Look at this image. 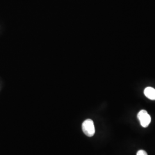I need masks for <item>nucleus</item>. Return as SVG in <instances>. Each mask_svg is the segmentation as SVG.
<instances>
[{
	"mask_svg": "<svg viewBox=\"0 0 155 155\" xmlns=\"http://www.w3.org/2000/svg\"><path fill=\"white\" fill-rule=\"evenodd\" d=\"M82 130L83 133H84L88 137H92L95 134V127H94V122L91 119H87L85 120L82 124Z\"/></svg>",
	"mask_w": 155,
	"mask_h": 155,
	"instance_id": "f257e3e1",
	"label": "nucleus"
},
{
	"mask_svg": "<svg viewBox=\"0 0 155 155\" xmlns=\"http://www.w3.org/2000/svg\"><path fill=\"white\" fill-rule=\"evenodd\" d=\"M137 118L143 127H147L151 122V117L148 112L145 110H141L139 111Z\"/></svg>",
	"mask_w": 155,
	"mask_h": 155,
	"instance_id": "f03ea898",
	"label": "nucleus"
},
{
	"mask_svg": "<svg viewBox=\"0 0 155 155\" xmlns=\"http://www.w3.org/2000/svg\"><path fill=\"white\" fill-rule=\"evenodd\" d=\"M144 95L150 100H155V89L151 87H148L144 90Z\"/></svg>",
	"mask_w": 155,
	"mask_h": 155,
	"instance_id": "7ed1b4c3",
	"label": "nucleus"
},
{
	"mask_svg": "<svg viewBox=\"0 0 155 155\" xmlns=\"http://www.w3.org/2000/svg\"><path fill=\"white\" fill-rule=\"evenodd\" d=\"M136 155H148L146 151L144 150H139V151L137 152Z\"/></svg>",
	"mask_w": 155,
	"mask_h": 155,
	"instance_id": "20e7f679",
	"label": "nucleus"
}]
</instances>
